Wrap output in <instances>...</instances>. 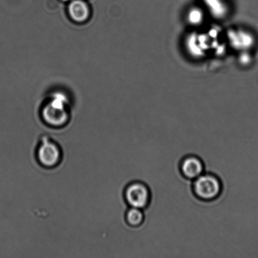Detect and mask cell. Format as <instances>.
<instances>
[{
	"label": "cell",
	"instance_id": "cell-1",
	"mask_svg": "<svg viewBox=\"0 0 258 258\" xmlns=\"http://www.w3.org/2000/svg\"><path fill=\"white\" fill-rule=\"evenodd\" d=\"M192 191L200 201L212 202L217 201L223 193V183L216 174L205 172L192 181Z\"/></svg>",
	"mask_w": 258,
	"mask_h": 258
},
{
	"label": "cell",
	"instance_id": "cell-7",
	"mask_svg": "<svg viewBox=\"0 0 258 258\" xmlns=\"http://www.w3.org/2000/svg\"><path fill=\"white\" fill-rule=\"evenodd\" d=\"M125 221L128 226L134 228L142 226L145 222L146 216L144 210L129 207L125 213Z\"/></svg>",
	"mask_w": 258,
	"mask_h": 258
},
{
	"label": "cell",
	"instance_id": "cell-8",
	"mask_svg": "<svg viewBox=\"0 0 258 258\" xmlns=\"http://www.w3.org/2000/svg\"><path fill=\"white\" fill-rule=\"evenodd\" d=\"M62 1H63V2H68V1H70V0H62Z\"/></svg>",
	"mask_w": 258,
	"mask_h": 258
},
{
	"label": "cell",
	"instance_id": "cell-6",
	"mask_svg": "<svg viewBox=\"0 0 258 258\" xmlns=\"http://www.w3.org/2000/svg\"><path fill=\"white\" fill-rule=\"evenodd\" d=\"M68 13L72 19L78 23L87 21L90 14L89 7L83 0H73L71 2Z\"/></svg>",
	"mask_w": 258,
	"mask_h": 258
},
{
	"label": "cell",
	"instance_id": "cell-3",
	"mask_svg": "<svg viewBox=\"0 0 258 258\" xmlns=\"http://www.w3.org/2000/svg\"><path fill=\"white\" fill-rule=\"evenodd\" d=\"M125 201L130 207L144 210L150 206L152 193L150 188L144 182L134 181L128 184L124 190Z\"/></svg>",
	"mask_w": 258,
	"mask_h": 258
},
{
	"label": "cell",
	"instance_id": "cell-2",
	"mask_svg": "<svg viewBox=\"0 0 258 258\" xmlns=\"http://www.w3.org/2000/svg\"><path fill=\"white\" fill-rule=\"evenodd\" d=\"M67 97L60 93H54L52 99L42 109V116L44 122L53 127L66 125L69 119L67 110Z\"/></svg>",
	"mask_w": 258,
	"mask_h": 258
},
{
	"label": "cell",
	"instance_id": "cell-5",
	"mask_svg": "<svg viewBox=\"0 0 258 258\" xmlns=\"http://www.w3.org/2000/svg\"><path fill=\"white\" fill-rule=\"evenodd\" d=\"M179 167L181 175L191 181L206 172V166L203 159L196 154H189L184 156L179 163Z\"/></svg>",
	"mask_w": 258,
	"mask_h": 258
},
{
	"label": "cell",
	"instance_id": "cell-4",
	"mask_svg": "<svg viewBox=\"0 0 258 258\" xmlns=\"http://www.w3.org/2000/svg\"><path fill=\"white\" fill-rule=\"evenodd\" d=\"M37 158L42 166L52 168L60 163L62 152L60 147L49 137H42L37 150Z\"/></svg>",
	"mask_w": 258,
	"mask_h": 258
}]
</instances>
